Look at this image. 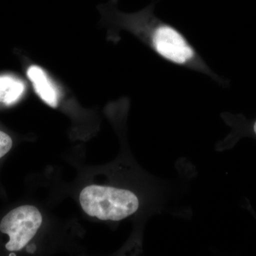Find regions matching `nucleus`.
I'll return each mask as SVG.
<instances>
[{"mask_svg": "<svg viewBox=\"0 0 256 256\" xmlns=\"http://www.w3.org/2000/svg\"><path fill=\"white\" fill-rule=\"evenodd\" d=\"M24 84L12 76H0V102L10 105L23 95Z\"/></svg>", "mask_w": 256, "mask_h": 256, "instance_id": "5", "label": "nucleus"}, {"mask_svg": "<svg viewBox=\"0 0 256 256\" xmlns=\"http://www.w3.org/2000/svg\"><path fill=\"white\" fill-rule=\"evenodd\" d=\"M79 200L88 215L102 220H124L139 208V200L133 192L112 186H88L80 192Z\"/></svg>", "mask_w": 256, "mask_h": 256, "instance_id": "2", "label": "nucleus"}, {"mask_svg": "<svg viewBox=\"0 0 256 256\" xmlns=\"http://www.w3.org/2000/svg\"><path fill=\"white\" fill-rule=\"evenodd\" d=\"M36 246L34 245V244H31V245L28 246V248H26V250L28 252H30V254H33L36 252Z\"/></svg>", "mask_w": 256, "mask_h": 256, "instance_id": "7", "label": "nucleus"}, {"mask_svg": "<svg viewBox=\"0 0 256 256\" xmlns=\"http://www.w3.org/2000/svg\"><path fill=\"white\" fill-rule=\"evenodd\" d=\"M42 224V216L35 206L25 205L12 210L0 223V232L10 236L6 250L18 252L26 246Z\"/></svg>", "mask_w": 256, "mask_h": 256, "instance_id": "3", "label": "nucleus"}, {"mask_svg": "<svg viewBox=\"0 0 256 256\" xmlns=\"http://www.w3.org/2000/svg\"><path fill=\"white\" fill-rule=\"evenodd\" d=\"M254 132H255V134H256V121L255 122V124H254Z\"/></svg>", "mask_w": 256, "mask_h": 256, "instance_id": "8", "label": "nucleus"}, {"mask_svg": "<svg viewBox=\"0 0 256 256\" xmlns=\"http://www.w3.org/2000/svg\"><path fill=\"white\" fill-rule=\"evenodd\" d=\"M28 76L40 98L50 107H57L58 94L46 72L41 67L32 65L28 69Z\"/></svg>", "mask_w": 256, "mask_h": 256, "instance_id": "4", "label": "nucleus"}, {"mask_svg": "<svg viewBox=\"0 0 256 256\" xmlns=\"http://www.w3.org/2000/svg\"><path fill=\"white\" fill-rule=\"evenodd\" d=\"M16 256V254H14V252H12V254H10V256Z\"/></svg>", "mask_w": 256, "mask_h": 256, "instance_id": "9", "label": "nucleus"}, {"mask_svg": "<svg viewBox=\"0 0 256 256\" xmlns=\"http://www.w3.org/2000/svg\"><path fill=\"white\" fill-rule=\"evenodd\" d=\"M156 4L151 3L136 14L118 13V16L122 26L130 30L162 60L204 74L220 85L226 82L210 68L182 32L156 16Z\"/></svg>", "mask_w": 256, "mask_h": 256, "instance_id": "1", "label": "nucleus"}, {"mask_svg": "<svg viewBox=\"0 0 256 256\" xmlns=\"http://www.w3.org/2000/svg\"><path fill=\"white\" fill-rule=\"evenodd\" d=\"M12 140L4 132L0 131V158L4 156L11 150Z\"/></svg>", "mask_w": 256, "mask_h": 256, "instance_id": "6", "label": "nucleus"}]
</instances>
